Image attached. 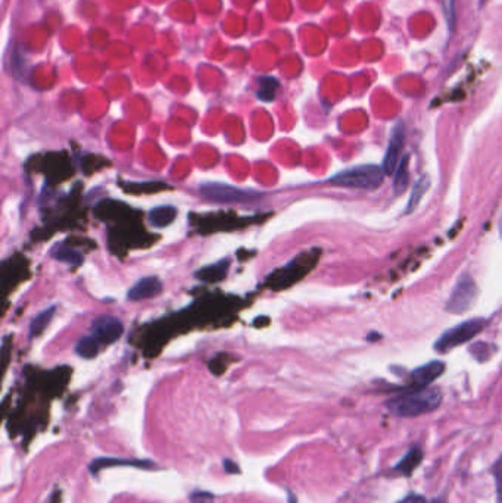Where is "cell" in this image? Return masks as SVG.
<instances>
[{
	"label": "cell",
	"mask_w": 502,
	"mask_h": 503,
	"mask_svg": "<svg viewBox=\"0 0 502 503\" xmlns=\"http://www.w3.org/2000/svg\"><path fill=\"white\" fill-rule=\"evenodd\" d=\"M442 402V393L435 387H418V390L402 393L386 402L387 410L404 418L418 417L435 411Z\"/></svg>",
	"instance_id": "1"
},
{
	"label": "cell",
	"mask_w": 502,
	"mask_h": 503,
	"mask_svg": "<svg viewBox=\"0 0 502 503\" xmlns=\"http://www.w3.org/2000/svg\"><path fill=\"white\" fill-rule=\"evenodd\" d=\"M385 178L383 168L378 165H359L345 169L336 174L330 183L339 187L361 188V190H375L379 188Z\"/></svg>",
	"instance_id": "2"
},
{
	"label": "cell",
	"mask_w": 502,
	"mask_h": 503,
	"mask_svg": "<svg viewBox=\"0 0 502 503\" xmlns=\"http://www.w3.org/2000/svg\"><path fill=\"white\" fill-rule=\"evenodd\" d=\"M483 327H484V321L479 318L468 320L465 322H461L460 325H455L437 339L435 349L437 352H448L453 348H457V346L476 337L482 332Z\"/></svg>",
	"instance_id": "3"
},
{
	"label": "cell",
	"mask_w": 502,
	"mask_h": 503,
	"mask_svg": "<svg viewBox=\"0 0 502 503\" xmlns=\"http://www.w3.org/2000/svg\"><path fill=\"white\" fill-rule=\"evenodd\" d=\"M200 195L208 200L221 203H247L259 197L258 192L242 190V188L238 187L217 183L200 185Z\"/></svg>",
	"instance_id": "4"
},
{
	"label": "cell",
	"mask_w": 502,
	"mask_h": 503,
	"mask_svg": "<svg viewBox=\"0 0 502 503\" xmlns=\"http://www.w3.org/2000/svg\"><path fill=\"white\" fill-rule=\"evenodd\" d=\"M477 296V286L476 282L473 281V278H470L468 275H463L457 285H455L449 301L446 303V311L451 313H464L465 311H468L470 308L473 306Z\"/></svg>",
	"instance_id": "5"
},
{
	"label": "cell",
	"mask_w": 502,
	"mask_h": 503,
	"mask_svg": "<svg viewBox=\"0 0 502 503\" xmlns=\"http://www.w3.org/2000/svg\"><path fill=\"white\" fill-rule=\"evenodd\" d=\"M404 141H405V129H404V124L399 122L395 125L394 130H392V136L385 155V161H383L385 174L390 176L397 171L401 158V152L404 148Z\"/></svg>",
	"instance_id": "6"
},
{
	"label": "cell",
	"mask_w": 502,
	"mask_h": 503,
	"mask_svg": "<svg viewBox=\"0 0 502 503\" xmlns=\"http://www.w3.org/2000/svg\"><path fill=\"white\" fill-rule=\"evenodd\" d=\"M124 333L122 322L111 315H103L93 322V336H95L99 343L111 344L121 339Z\"/></svg>",
	"instance_id": "7"
},
{
	"label": "cell",
	"mask_w": 502,
	"mask_h": 503,
	"mask_svg": "<svg viewBox=\"0 0 502 503\" xmlns=\"http://www.w3.org/2000/svg\"><path fill=\"white\" fill-rule=\"evenodd\" d=\"M162 290V282L160 278L156 277H146L137 281L136 285L130 289L127 293L129 301H145V299H150L158 296Z\"/></svg>",
	"instance_id": "8"
},
{
	"label": "cell",
	"mask_w": 502,
	"mask_h": 503,
	"mask_svg": "<svg viewBox=\"0 0 502 503\" xmlns=\"http://www.w3.org/2000/svg\"><path fill=\"white\" fill-rule=\"evenodd\" d=\"M444 371H445V365L442 362H439V360H433V362L416 368L411 372V379L417 387H429L430 383H433L444 374Z\"/></svg>",
	"instance_id": "9"
},
{
	"label": "cell",
	"mask_w": 502,
	"mask_h": 503,
	"mask_svg": "<svg viewBox=\"0 0 502 503\" xmlns=\"http://www.w3.org/2000/svg\"><path fill=\"white\" fill-rule=\"evenodd\" d=\"M429 187H430V177L429 176H423V177H420L417 180V183L414 184L413 190H411L410 200H408L405 214H413L418 208L420 202L423 200V197H425L426 192L429 190Z\"/></svg>",
	"instance_id": "10"
},
{
	"label": "cell",
	"mask_w": 502,
	"mask_h": 503,
	"mask_svg": "<svg viewBox=\"0 0 502 503\" xmlns=\"http://www.w3.org/2000/svg\"><path fill=\"white\" fill-rule=\"evenodd\" d=\"M177 216V209L174 207H158L150 211L149 214V219L150 224L156 228H162L169 226L172 221H174Z\"/></svg>",
	"instance_id": "11"
},
{
	"label": "cell",
	"mask_w": 502,
	"mask_h": 503,
	"mask_svg": "<svg viewBox=\"0 0 502 503\" xmlns=\"http://www.w3.org/2000/svg\"><path fill=\"white\" fill-rule=\"evenodd\" d=\"M227 270H229V261H221V262L210 265V266H207V268H202L200 271H198L196 278H199L202 281H207V282H215V281H219L226 277Z\"/></svg>",
	"instance_id": "12"
},
{
	"label": "cell",
	"mask_w": 502,
	"mask_h": 503,
	"mask_svg": "<svg viewBox=\"0 0 502 503\" xmlns=\"http://www.w3.org/2000/svg\"><path fill=\"white\" fill-rule=\"evenodd\" d=\"M421 459H423V452L418 448H414L408 452L404 457V459L395 466V471L404 476H410L413 471L418 466Z\"/></svg>",
	"instance_id": "13"
},
{
	"label": "cell",
	"mask_w": 502,
	"mask_h": 503,
	"mask_svg": "<svg viewBox=\"0 0 502 503\" xmlns=\"http://www.w3.org/2000/svg\"><path fill=\"white\" fill-rule=\"evenodd\" d=\"M98 352H99V340L95 336L82 337L75 346V353L84 359L95 358Z\"/></svg>",
	"instance_id": "14"
},
{
	"label": "cell",
	"mask_w": 502,
	"mask_h": 503,
	"mask_svg": "<svg viewBox=\"0 0 502 503\" xmlns=\"http://www.w3.org/2000/svg\"><path fill=\"white\" fill-rule=\"evenodd\" d=\"M53 315H55V306L43 311L40 315H37L30 325V339L40 336L44 332V328L48 327L49 322L52 321Z\"/></svg>",
	"instance_id": "15"
},
{
	"label": "cell",
	"mask_w": 502,
	"mask_h": 503,
	"mask_svg": "<svg viewBox=\"0 0 502 503\" xmlns=\"http://www.w3.org/2000/svg\"><path fill=\"white\" fill-rule=\"evenodd\" d=\"M259 90L258 98L264 102H271L276 98V93L278 90V81L274 77H261L259 78Z\"/></svg>",
	"instance_id": "16"
},
{
	"label": "cell",
	"mask_w": 502,
	"mask_h": 503,
	"mask_svg": "<svg viewBox=\"0 0 502 503\" xmlns=\"http://www.w3.org/2000/svg\"><path fill=\"white\" fill-rule=\"evenodd\" d=\"M52 256L60 262L72 263V265H80L83 262V256L78 254L77 250L67 247L64 244H59L52 250Z\"/></svg>",
	"instance_id": "17"
},
{
	"label": "cell",
	"mask_w": 502,
	"mask_h": 503,
	"mask_svg": "<svg viewBox=\"0 0 502 503\" xmlns=\"http://www.w3.org/2000/svg\"><path fill=\"white\" fill-rule=\"evenodd\" d=\"M408 184V156L402 158L397 166L395 171V183H394V188L397 193H402Z\"/></svg>",
	"instance_id": "18"
},
{
	"label": "cell",
	"mask_w": 502,
	"mask_h": 503,
	"mask_svg": "<svg viewBox=\"0 0 502 503\" xmlns=\"http://www.w3.org/2000/svg\"><path fill=\"white\" fill-rule=\"evenodd\" d=\"M442 9L449 31L455 28V0H442Z\"/></svg>",
	"instance_id": "19"
},
{
	"label": "cell",
	"mask_w": 502,
	"mask_h": 503,
	"mask_svg": "<svg viewBox=\"0 0 502 503\" xmlns=\"http://www.w3.org/2000/svg\"><path fill=\"white\" fill-rule=\"evenodd\" d=\"M494 474L496 478V490H498V503H502V458L494 466Z\"/></svg>",
	"instance_id": "20"
},
{
	"label": "cell",
	"mask_w": 502,
	"mask_h": 503,
	"mask_svg": "<svg viewBox=\"0 0 502 503\" xmlns=\"http://www.w3.org/2000/svg\"><path fill=\"white\" fill-rule=\"evenodd\" d=\"M214 497L210 493H196L192 496V503H212Z\"/></svg>",
	"instance_id": "21"
},
{
	"label": "cell",
	"mask_w": 502,
	"mask_h": 503,
	"mask_svg": "<svg viewBox=\"0 0 502 503\" xmlns=\"http://www.w3.org/2000/svg\"><path fill=\"white\" fill-rule=\"evenodd\" d=\"M399 503H427L425 497H421L418 495H410L406 496L404 500H401Z\"/></svg>",
	"instance_id": "22"
},
{
	"label": "cell",
	"mask_w": 502,
	"mask_h": 503,
	"mask_svg": "<svg viewBox=\"0 0 502 503\" xmlns=\"http://www.w3.org/2000/svg\"><path fill=\"white\" fill-rule=\"evenodd\" d=\"M224 466L227 468L229 473H238V471H239V469H238V466H236V465H233L230 461H226V462H224Z\"/></svg>",
	"instance_id": "23"
},
{
	"label": "cell",
	"mask_w": 502,
	"mask_h": 503,
	"mask_svg": "<svg viewBox=\"0 0 502 503\" xmlns=\"http://www.w3.org/2000/svg\"><path fill=\"white\" fill-rule=\"evenodd\" d=\"M482 2H483V0H482Z\"/></svg>",
	"instance_id": "24"
}]
</instances>
